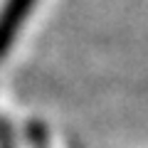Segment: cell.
Here are the masks:
<instances>
[{
  "mask_svg": "<svg viewBox=\"0 0 148 148\" xmlns=\"http://www.w3.org/2000/svg\"><path fill=\"white\" fill-rule=\"evenodd\" d=\"M37 0H8L5 8L0 10V57L10 49L15 42V35L20 32L27 12L35 8Z\"/></svg>",
  "mask_w": 148,
  "mask_h": 148,
  "instance_id": "cell-1",
  "label": "cell"
}]
</instances>
